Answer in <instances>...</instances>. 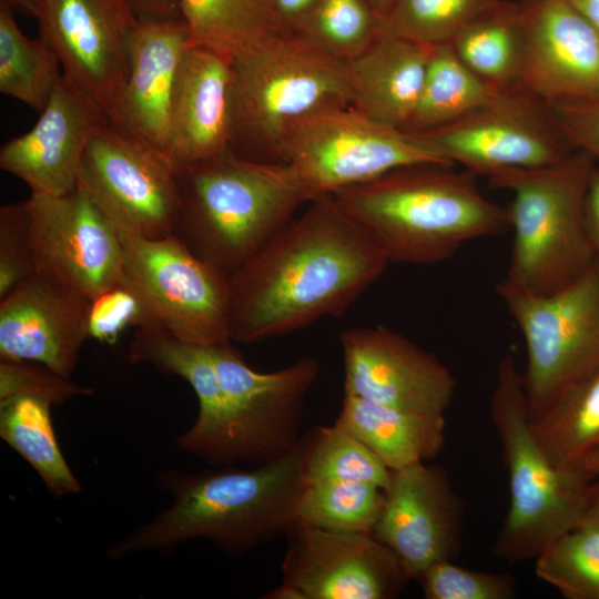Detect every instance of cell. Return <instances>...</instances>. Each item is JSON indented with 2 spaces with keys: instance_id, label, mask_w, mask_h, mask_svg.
I'll return each mask as SVG.
<instances>
[{
  "instance_id": "cell-24",
  "label": "cell",
  "mask_w": 599,
  "mask_h": 599,
  "mask_svg": "<svg viewBox=\"0 0 599 599\" xmlns=\"http://www.w3.org/2000/svg\"><path fill=\"white\" fill-rule=\"evenodd\" d=\"M190 44L182 18H139L131 38L129 73L114 123L125 126L165 156L173 92Z\"/></svg>"
},
{
  "instance_id": "cell-33",
  "label": "cell",
  "mask_w": 599,
  "mask_h": 599,
  "mask_svg": "<svg viewBox=\"0 0 599 599\" xmlns=\"http://www.w3.org/2000/svg\"><path fill=\"white\" fill-rule=\"evenodd\" d=\"M305 485L362 481L387 488L392 470L359 439L335 424L303 434Z\"/></svg>"
},
{
  "instance_id": "cell-30",
  "label": "cell",
  "mask_w": 599,
  "mask_h": 599,
  "mask_svg": "<svg viewBox=\"0 0 599 599\" xmlns=\"http://www.w3.org/2000/svg\"><path fill=\"white\" fill-rule=\"evenodd\" d=\"M52 407L29 395L0 400V437L35 470L50 494L60 498L79 493L81 484L58 444Z\"/></svg>"
},
{
  "instance_id": "cell-4",
  "label": "cell",
  "mask_w": 599,
  "mask_h": 599,
  "mask_svg": "<svg viewBox=\"0 0 599 599\" xmlns=\"http://www.w3.org/2000/svg\"><path fill=\"white\" fill-rule=\"evenodd\" d=\"M177 177L174 235L226 276L311 202L288 164L254 161L231 150L179 171Z\"/></svg>"
},
{
  "instance_id": "cell-16",
  "label": "cell",
  "mask_w": 599,
  "mask_h": 599,
  "mask_svg": "<svg viewBox=\"0 0 599 599\" xmlns=\"http://www.w3.org/2000/svg\"><path fill=\"white\" fill-rule=\"evenodd\" d=\"M37 273L51 276L92 301L124 282L120 233L85 187L27 200Z\"/></svg>"
},
{
  "instance_id": "cell-35",
  "label": "cell",
  "mask_w": 599,
  "mask_h": 599,
  "mask_svg": "<svg viewBox=\"0 0 599 599\" xmlns=\"http://www.w3.org/2000/svg\"><path fill=\"white\" fill-rule=\"evenodd\" d=\"M535 571L566 599H599V530L577 524L536 557Z\"/></svg>"
},
{
  "instance_id": "cell-21",
  "label": "cell",
  "mask_w": 599,
  "mask_h": 599,
  "mask_svg": "<svg viewBox=\"0 0 599 599\" xmlns=\"http://www.w3.org/2000/svg\"><path fill=\"white\" fill-rule=\"evenodd\" d=\"M91 301L35 273L0 298V358L39 362L64 377L89 338Z\"/></svg>"
},
{
  "instance_id": "cell-15",
  "label": "cell",
  "mask_w": 599,
  "mask_h": 599,
  "mask_svg": "<svg viewBox=\"0 0 599 599\" xmlns=\"http://www.w3.org/2000/svg\"><path fill=\"white\" fill-rule=\"evenodd\" d=\"M33 17L39 37L57 53L62 72L115 122L139 22L130 0H34Z\"/></svg>"
},
{
  "instance_id": "cell-45",
  "label": "cell",
  "mask_w": 599,
  "mask_h": 599,
  "mask_svg": "<svg viewBox=\"0 0 599 599\" xmlns=\"http://www.w3.org/2000/svg\"><path fill=\"white\" fill-rule=\"evenodd\" d=\"M140 19H180L179 0H130Z\"/></svg>"
},
{
  "instance_id": "cell-27",
  "label": "cell",
  "mask_w": 599,
  "mask_h": 599,
  "mask_svg": "<svg viewBox=\"0 0 599 599\" xmlns=\"http://www.w3.org/2000/svg\"><path fill=\"white\" fill-rule=\"evenodd\" d=\"M191 43L231 62L291 31L272 0H179Z\"/></svg>"
},
{
  "instance_id": "cell-20",
  "label": "cell",
  "mask_w": 599,
  "mask_h": 599,
  "mask_svg": "<svg viewBox=\"0 0 599 599\" xmlns=\"http://www.w3.org/2000/svg\"><path fill=\"white\" fill-rule=\"evenodd\" d=\"M521 87L551 105L599 93V31L569 0H519Z\"/></svg>"
},
{
  "instance_id": "cell-23",
  "label": "cell",
  "mask_w": 599,
  "mask_h": 599,
  "mask_svg": "<svg viewBox=\"0 0 599 599\" xmlns=\"http://www.w3.org/2000/svg\"><path fill=\"white\" fill-rule=\"evenodd\" d=\"M129 357L181 377L194 390L199 413L193 425L176 437L182 450L212 466L240 461L232 412L207 345L186 342L156 328H136Z\"/></svg>"
},
{
  "instance_id": "cell-6",
  "label": "cell",
  "mask_w": 599,
  "mask_h": 599,
  "mask_svg": "<svg viewBox=\"0 0 599 599\" xmlns=\"http://www.w3.org/2000/svg\"><path fill=\"white\" fill-rule=\"evenodd\" d=\"M233 138L238 156L278 162L297 122L352 105L347 62L308 37L290 32L232 62Z\"/></svg>"
},
{
  "instance_id": "cell-31",
  "label": "cell",
  "mask_w": 599,
  "mask_h": 599,
  "mask_svg": "<svg viewBox=\"0 0 599 599\" xmlns=\"http://www.w3.org/2000/svg\"><path fill=\"white\" fill-rule=\"evenodd\" d=\"M499 92L469 70L449 43L435 44L419 99L402 130L419 134L444 126L488 103Z\"/></svg>"
},
{
  "instance_id": "cell-9",
  "label": "cell",
  "mask_w": 599,
  "mask_h": 599,
  "mask_svg": "<svg viewBox=\"0 0 599 599\" xmlns=\"http://www.w3.org/2000/svg\"><path fill=\"white\" fill-rule=\"evenodd\" d=\"M278 162L288 164L311 201L418 164L450 165L415 135L352 105L316 113L283 136Z\"/></svg>"
},
{
  "instance_id": "cell-32",
  "label": "cell",
  "mask_w": 599,
  "mask_h": 599,
  "mask_svg": "<svg viewBox=\"0 0 599 599\" xmlns=\"http://www.w3.org/2000/svg\"><path fill=\"white\" fill-rule=\"evenodd\" d=\"M60 67L53 49L40 37H26L0 1V92L41 113L63 75Z\"/></svg>"
},
{
  "instance_id": "cell-43",
  "label": "cell",
  "mask_w": 599,
  "mask_h": 599,
  "mask_svg": "<svg viewBox=\"0 0 599 599\" xmlns=\"http://www.w3.org/2000/svg\"><path fill=\"white\" fill-rule=\"evenodd\" d=\"M585 225L593 253L599 257V166L597 164L591 171L587 187Z\"/></svg>"
},
{
  "instance_id": "cell-14",
  "label": "cell",
  "mask_w": 599,
  "mask_h": 599,
  "mask_svg": "<svg viewBox=\"0 0 599 599\" xmlns=\"http://www.w3.org/2000/svg\"><path fill=\"white\" fill-rule=\"evenodd\" d=\"M226 341L207 345L229 400L240 461L256 465L280 458L301 440L304 403L319 375V363L306 356L278 370L251 368Z\"/></svg>"
},
{
  "instance_id": "cell-48",
  "label": "cell",
  "mask_w": 599,
  "mask_h": 599,
  "mask_svg": "<svg viewBox=\"0 0 599 599\" xmlns=\"http://www.w3.org/2000/svg\"><path fill=\"white\" fill-rule=\"evenodd\" d=\"M579 467L599 476V446L586 456Z\"/></svg>"
},
{
  "instance_id": "cell-36",
  "label": "cell",
  "mask_w": 599,
  "mask_h": 599,
  "mask_svg": "<svg viewBox=\"0 0 599 599\" xmlns=\"http://www.w3.org/2000/svg\"><path fill=\"white\" fill-rule=\"evenodd\" d=\"M497 0H395L380 19L387 31L435 45L449 43L470 20Z\"/></svg>"
},
{
  "instance_id": "cell-22",
  "label": "cell",
  "mask_w": 599,
  "mask_h": 599,
  "mask_svg": "<svg viewBox=\"0 0 599 599\" xmlns=\"http://www.w3.org/2000/svg\"><path fill=\"white\" fill-rule=\"evenodd\" d=\"M232 138V62L191 43L173 92L166 158L179 172L230 151Z\"/></svg>"
},
{
  "instance_id": "cell-39",
  "label": "cell",
  "mask_w": 599,
  "mask_h": 599,
  "mask_svg": "<svg viewBox=\"0 0 599 599\" xmlns=\"http://www.w3.org/2000/svg\"><path fill=\"white\" fill-rule=\"evenodd\" d=\"M92 394V388L71 382L42 363L0 358V400L29 395L43 398L54 407L75 396Z\"/></svg>"
},
{
  "instance_id": "cell-1",
  "label": "cell",
  "mask_w": 599,
  "mask_h": 599,
  "mask_svg": "<svg viewBox=\"0 0 599 599\" xmlns=\"http://www.w3.org/2000/svg\"><path fill=\"white\" fill-rule=\"evenodd\" d=\"M388 264L334 195H319L229 276L231 341L257 343L338 316Z\"/></svg>"
},
{
  "instance_id": "cell-37",
  "label": "cell",
  "mask_w": 599,
  "mask_h": 599,
  "mask_svg": "<svg viewBox=\"0 0 599 599\" xmlns=\"http://www.w3.org/2000/svg\"><path fill=\"white\" fill-rule=\"evenodd\" d=\"M380 28V17L367 0H319L298 33L347 62L373 42Z\"/></svg>"
},
{
  "instance_id": "cell-46",
  "label": "cell",
  "mask_w": 599,
  "mask_h": 599,
  "mask_svg": "<svg viewBox=\"0 0 599 599\" xmlns=\"http://www.w3.org/2000/svg\"><path fill=\"white\" fill-rule=\"evenodd\" d=\"M578 524H583L599 530V476L591 485L589 499Z\"/></svg>"
},
{
  "instance_id": "cell-44",
  "label": "cell",
  "mask_w": 599,
  "mask_h": 599,
  "mask_svg": "<svg viewBox=\"0 0 599 599\" xmlns=\"http://www.w3.org/2000/svg\"><path fill=\"white\" fill-rule=\"evenodd\" d=\"M319 0H272V3L284 23L291 31L298 33Z\"/></svg>"
},
{
  "instance_id": "cell-29",
  "label": "cell",
  "mask_w": 599,
  "mask_h": 599,
  "mask_svg": "<svg viewBox=\"0 0 599 599\" xmlns=\"http://www.w3.org/2000/svg\"><path fill=\"white\" fill-rule=\"evenodd\" d=\"M540 447L557 467H579L599 446V368L529 417Z\"/></svg>"
},
{
  "instance_id": "cell-2",
  "label": "cell",
  "mask_w": 599,
  "mask_h": 599,
  "mask_svg": "<svg viewBox=\"0 0 599 599\" xmlns=\"http://www.w3.org/2000/svg\"><path fill=\"white\" fill-rule=\"evenodd\" d=\"M304 437L284 456L252 469L229 465L200 473L170 468L156 478L172 502L108 548L111 559L169 552L203 538L240 556L285 536L296 526L295 508L305 486Z\"/></svg>"
},
{
  "instance_id": "cell-40",
  "label": "cell",
  "mask_w": 599,
  "mask_h": 599,
  "mask_svg": "<svg viewBox=\"0 0 599 599\" xmlns=\"http://www.w3.org/2000/svg\"><path fill=\"white\" fill-rule=\"evenodd\" d=\"M37 273L27 201L0 207V298Z\"/></svg>"
},
{
  "instance_id": "cell-47",
  "label": "cell",
  "mask_w": 599,
  "mask_h": 599,
  "mask_svg": "<svg viewBox=\"0 0 599 599\" xmlns=\"http://www.w3.org/2000/svg\"><path fill=\"white\" fill-rule=\"evenodd\" d=\"M599 31V0H569Z\"/></svg>"
},
{
  "instance_id": "cell-5",
  "label": "cell",
  "mask_w": 599,
  "mask_h": 599,
  "mask_svg": "<svg viewBox=\"0 0 599 599\" xmlns=\"http://www.w3.org/2000/svg\"><path fill=\"white\" fill-rule=\"evenodd\" d=\"M490 415L510 491L493 551L510 562L536 559L579 522L597 476L581 467L560 468L549 460L531 430L522 375L510 354L497 364Z\"/></svg>"
},
{
  "instance_id": "cell-12",
  "label": "cell",
  "mask_w": 599,
  "mask_h": 599,
  "mask_svg": "<svg viewBox=\"0 0 599 599\" xmlns=\"http://www.w3.org/2000/svg\"><path fill=\"white\" fill-rule=\"evenodd\" d=\"M79 182L119 232L145 238L174 234L177 172L162 152L125 126L111 121L94 134Z\"/></svg>"
},
{
  "instance_id": "cell-19",
  "label": "cell",
  "mask_w": 599,
  "mask_h": 599,
  "mask_svg": "<svg viewBox=\"0 0 599 599\" xmlns=\"http://www.w3.org/2000/svg\"><path fill=\"white\" fill-rule=\"evenodd\" d=\"M111 119L79 83L63 73L37 123L1 146V170L31 190L60 196L73 191L87 145Z\"/></svg>"
},
{
  "instance_id": "cell-26",
  "label": "cell",
  "mask_w": 599,
  "mask_h": 599,
  "mask_svg": "<svg viewBox=\"0 0 599 599\" xmlns=\"http://www.w3.org/2000/svg\"><path fill=\"white\" fill-rule=\"evenodd\" d=\"M336 426L365 444L390 470L427 463L445 444V415L427 414L344 395Z\"/></svg>"
},
{
  "instance_id": "cell-49",
  "label": "cell",
  "mask_w": 599,
  "mask_h": 599,
  "mask_svg": "<svg viewBox=\"0 0 599 599\" xmlns=\"http://www.w3.org/2000/svg\"><path fill=\"white\" fill-rule=\"evenodd\" d=\"M9 6L12 10L18 9L24 13L34 16V0H0Z\"/></svg>"
},
{
  "instance_id": "cell-18",
  "label": "cell",
  "mask_w": 599,
  "mask_h": 599,
  "mask_svg": "<svg viewBox=\"0 0 599 599\" xmlns=\"http://www.w3.org/2000/svg\"><path fill=\"white\" fill-rule=\"evenodd\" d=\"M373 535L402 561L412 579L441 560H454L463 532V502L447 471L416 463L392 470Z\"/></svg>"
},
{
  "instance_id": "cell-38",
  "label": "cell",
  "mask_w": 599,
  "mask_h": 599,
  "mask_svg": "<svg viewBox=\"0 0 599 599\" xmlns=\"http://www.w3.org/2000/svg\"><path fill=\"white\" fill-rule=\"evenodd\" d=\"M416 580L426 599H512L517 592L510 573L467 569L454 560L430 565Z\"/></svg>"
},
{
  "instance_id": "cell-28",
  "label": "cell",
  "mask_w": 599,
  "mask_h": 599,
  "mask_svg": "<svg viewBox=\"0 0 599 599\" xmlns=\"http://www.w3.org/2000/svg\"><path fill=\"white\" fill-rule=\"evenodd\" d=\"M522 18L519 0H497L449 42L460 61L497 90L521 87Z\"/></svg>"
},
{
  "instance_id": "cell-17",
  "label": "cell",
  "mask_w": 599,
  "mask_h": 599,
  "mask_svg": "<svg viewBox=\"0 0 599 599\" xmlns=\"http://www.w3.org/2000/svg\"><path fill=\"white\" fill-rule=\"evenodd\" d=\"M344 395L427 414L445 415L456 380L430 352L384 326H359L339 335Z\"/></svg>"
},
{
  "instance_id": "cell-13",
  "label": "cell",
  "mask_w": 599,
  "mask_h": 599,
  "mask_svg": "<svg viewBox=\"0 0 599 599\" xmlns=\"http://www.w3.org/2000/svg\"><path fill=\"white\" fill-rule=\"evenodd\" d=\"M267 599H392L412 580L373 534L295 526Z\"/></svg>"
},
{
  "instance_id": "cell-10",
  "label": "cell",
  "mask_w": 599,
  "mask_h": 599,
  "mask_svg": "<svg viewBox=\"0 0 599 599\" xmlns=\"http://www.w3.org/2000/svg\"><path fill=\"white\" fill-rule=\"evenodd\" d=\"M120 233L124 283L140 300L146 325L183 341H231L229 276L197 257L176 235Z\"/></svg>"
},
{
  "instance_id": "cell-50",
  "label": "cell",
  "mask_w": 599,
  "mask_h": 599,
  "mask_svg": "<svg viewBox=\"0 0 599 599\" xmlns=\"http://www.w3.org/2000/svg\"><path fill=\"white\" fill-rule=\"evenodd\" d=\"M380 19L387 13L395 0H367Z\"/></svg>"
},
{
  "instance_id": "cell-41",
  "label": "cell",
  "mask_w": 599,
  "mask_h": 599,
  "mask_svg": "<svg viewBox=\"0 0 599 599\" xmlns=\"http://www.w3.org/2000/svg\"><path fill=\"white\" fill-rule=\"evenodd\" d=\"M146 325L143 306L136 294L123 282L91 301L89 311V338L113 344L130 327Z\"/></svg>"
},
{
  "instance_id": "cell-7",
  "label": "cell",
  "mask_w": 599,
  "mask_h": 599,
  "mask_svg": "<svg viewBox=\"0 0 599 599\" xmlns=\"http://www.w3.org/2000/svg\"><path fill=\"white\" fill-rule=\"evenodd\" d=\"M593 159L576 150L562 161L511 169L488 177L512 193L507 206L512 243L506 276L510 286L554 293L579 277L596 255L585 225V199Z\"/></svg>"
},
{
  "instance_id": "cell-3",
  "label": "cell",
  "mask_w": 599,
  "mask_h": 599,
  "mask_svg": "<svg viewBox=\"0 0 599 599\" xmlns=\"http://www.w3.org/2000/svg\"><path fill=\"white\" fill-rule=\"evenodd\" d=\"M477 177L450 165L418 164L333 195L389 263L433 265L467 242L510 230L507 206L487 199Z\"/></svg>"
},
{
  "instance_id": "cell-11",
  "label": "cell",
  "mask_w": 599,
  "mask_h": 599,
  "mask_svg": "<svg viewBox=\"0 0 599 599\" xmlns=\"http://www.w3.org/2000/svg\"><path fill=\"white\" fill-rule=\"evenodd\" d=\"M449 164L490 177L558 163L576 151L554 106L519 87L435 130L413 134Z\"/></svg>"
},
{
  "instance_id": "cell-42",
  "label": "cell",
  "mask_w": 599,
  "mask_h": 599,
  "mask_svg": "<svg viewBox=\"0 0 599 599\" xmlns=\"http://www.w3.org/2000/svg\"><path fill=\"white\" fill-rule=\"evenodd\" d=\"M565 134L599 166V93L552 105Z\"/></svg>"
},
{
  "instance_id": "cell-34",
  "label": "cell",
  "mask_w": 599,
  "mask_h": 599,
  "mask_svg": "<svg viewBox=\"0 0 599 599\" xmlns=\"http://www.w3.org/2000/svg\"><path fill=\"white\" fill-rule=\"evenodd\" d=\"M384 498V489L369 483L305 485L295 508L296 526L372 534Z\"/></svg>"
},
{
  "instance_id": "cell-25",
  "label": "cell",
  "mask_w": 599,
  "mask_h": 599,
  "mask_svg": "<svg viewBox=\"0 0 599 599\" xmlns=\"http://www.w3.org/2000/svg\"><path fill=\"white\" fill-rule=\"evenodd\" d=\"M432 49L382 27L373 42L347 61L352 106L402 130L419 99Z\"/></svg>"
},
{
  "instance_id": "cell-8",
  "label": "cell",
  "mask_w": 599,
  "mask_h": 599,
  "mask_svg": "<svg viewBox=\"0 0 599 599\" xmlns=\"http://www.w3.org/2000/svg\"><path fill=\"white\" fill-rule=\"evenodd\" d=\"M496 293L527 352L522 384L529 417L599 368V257L575 281L545 295L500 281Z\"/></svg>"
}]
</instances>
